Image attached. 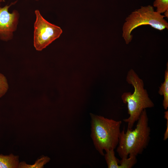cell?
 <instances>
[{
  "instance_id": "7c38bea8",
  "label": "cell",
  "mask_w": 168,
  "mask_h": 168,
  "mask_svg": "<svg viewBox=\"0 0 168 168\" xmlns=\"http://www.w3.org/2000/svg\"><path fill=\"white\" fill-rule=\"evenodd\" d=\"M153 5L156 8V11L161 14L168 11V0H155Z\"/></svg>"
},
{
  "instance_id": "2e32d148",
  "label": "cell",
  "mask_w": 168,
  "mask_h": 168,
  "mask_svg": "<svg viewBox=\"0 0 168 168\" xmlns=\"http://www.w3.org/2000/svg\"><path fill=\"white\" fill-rule=\"evenodd\" d=\"M4 1L3 0H0V3Z\"/></svg>"
},
{
  "instance_id": "30bf717a",
  "label": "cell",
  "mask_w": 168,
  "mask_h": 168,
  "mask_svg": "<svg viewBox=\"0 0 168 168\" xmlns=\"http://www.w3.org/2000/svg\"><path fill=\"white\" fill-rule=\"evenodd\" d=\"M104 154L105 160L108 168H119V161L115 157L114 149L105 151Z\"/></svg>"
},
{
  "instance_id": "4fadbf2b",
  "label": "cell",
  "mask_w": 168,
  "mask_h": 168,
  "mask_svg": "<svg viewBox=\"0 0 168 168\" xmlns=\"http://www.w3.org/2000/svg\"><path fill=\"white\" fill-rule=\"evenodd\" d=\"M8 89V85L6 78L0 73V98L5 94Z\"/></svg>"
},
{
  "instance_id": "5bb4252c",
  "label": "cell",
  "mask_w": 168,
  "mask_h": 168,
  "mask_svg": "<svg viewBox=\"0 0 168 168\" xmlns=\"http://www.w3.org/2000/svg\"><path fill=\"white\" fill-rule=\"evenodd\" d=\"M164 118L166 119V128L164 134V140H166L168 138V111L166 110L164 113Z\"/></svg>"
},
{
  "instance_id": "3957f363",
  "label": "cell",
  "mask_w": 168,
  "mask_h": 168,
  "mask_svg": "<svg viewBox=\"0 0 168 168\" xmlns=\"http://www.w3.org/2000/svg\"><path fill=\"white\" fill-rule=\"evenodd\" d=\"M91 137L100 155L104 151L114 149L118 144L121 121H116L91 113Z\"/></svg>"
},
{
  "instance_id": "9a60e30c",
  "label": "cell",
  "mask_w": 168,
  "mask_h": 168,
  "mask_svg": "<svg viewBox=\"0 0 168 168\" xmlns=\"http://www.w3.org/2000/svg\"><path fill=\"white\" fill-rule=\"evenodd\" d=\"M165 15L164 16L165 17H168V11H166L164 12Z\"/></svg>"
},
{
  "instance_id": "7a4b0ae2",
  "label": "cell",
  "mask_w": 168,
  "mask_h": 168,
  "mask_svg": "<svg viewBox=\"0 0 168 168\" xmlns=\"http://www.w3.org/2000/svg\"><path fill=\"white\" fill-rule=\"evenodd\" d=\"M127 82L132 85L134 89L133 93H124L121 99L124 103L127 104L129 117L123 121L128 124V128L132 129L139 119L144 109L154 106V104L149 96L147 90L144 88L143 81L133 69L128 72Z\"/></svg>"
},
{
  "instance_id": "8fae6325",
  "label": "cell",
  "mask_w": 168,
  "mask_h": 168,
  "mask_svg": "<svg viewBox=\"0 0 168 168\" xmlns=\"http://www.w3.org/2000/svg\"><path fill=\"white\" fill-rule=\"evenodd\" d=\"M137 162V156H131L119 161V168H131Z\"/></svg>"
},
{
  "instance_id": "52a82bcc",
  "label": "cell",
  "mask_w": 168,
  "mask_h": 168,
  "mask_svg": "<svg viewBox=\"0 0 168 168\" xmlns=\"http://www.w3.org/2000/svg\"><path fill=\"white\" fill-rule=\"evenodd\" d=\"M20 162L17 155L0 154V168H18Z\"/></svg>"
},
{
  "instance_id": "5b68a950",
  "label": "cell",
  "mask_w": 168,
  "mask_h": 168,
  "mask_svg": "<svg viewBox=\"0 0 168 168\" xmlns=\"http://www.w3.org/2000/svg\"><path fill=\"white\" fill-rule=\"evenodd\" d=\"M35 13L34 45L37 50L41 51L59 37L63 30L60 27L45 20L39 10H35Z\"/></svg>"
},
{
  "instance_id": "277c9868",
  "label": "cell",
  "mask_w": 168,
  "mask_h": 168,
  "mask_svg": "<svg viewBox=\"0 0 168 168\" xmlns=\"http://www.w3.org/2000/svg\"><path fill=\"white\" fill-rule=\"evenodd\" d=\"M164 17L150 5L141 6L133 12L126 19L122 27V36L126 44H128L132 41L133 30L141 26L149 25L160 31L168 29V23Z\"/></svg>"
},
{
  "instance_id": "6da1fadb",
  "label": "cell",
  "mask_w": 168,
  "mask_h": 168,
  "mask_svg": "<svg viewBox=\"0 0 168 168\" xmlns=\"http://www.w3.org/2000/svg\"><path fill=\"white\" fill-rule=\"evenodd\" d=\"M135 128H125L121 131L116 151L121 159L141 154L147 147L150 140L151 129L146 109L142 113Z\"/></svg>"
},
{
  "instance_id": "ba28073f",
  "label": "cell",
  "mask_w": 168,
  "mask_h": 168,
  "mask_svg": "<svg viewBox=\"0 0 168 168\" xmlns=\"http://www.w3.org/2000/svg\"><path fill=\"white\" fill-rule=\"evenodd\" d=\"M166 69L165 72V81L159 87L158 93L163 96V106L164 109L167 110L168 108V66L167 64Z\"/></svg>"
},
{
  "instance_id": "8992f818",
  "label": "cell",
  "mask_w": 168,
  "mask_h": 168,
  "mask_svg": "<svg viewBox=\"0 0 168 168\" xmlns=\"http://www.w3.org/2000/svg\"><path fill=\"white\" fill-rule=\"evenodd\" d=\"M14 3L1 7L0 3V39L4 41L12 39L18 24L20 16L18 11L14 10L11 13L9 11V7Z\"/></svg>"
},
{
  "instance_id": "e0dca14e",
  "label": "cell",
  "mask_w": 168,
  "mask_h": 168,
  "mask_svg": "<svg viewBox=\"0 0 168 168\" xmlns=\"http://www.w3.org/2000/svg\"><path fill=\"white\" fill-rule=\"evenodd\" d=\"M35 0L36 1H39V0Z\"/></svg>"
},
{
  "instance_id": "9c48e42d",
  "label": "cell",
  "mask_w": 168,
  "mask_h": 168,
  "mask_svg": "<svg viewBox=\"0 0 168 168\" xmlns=\"http://www.w3.org/2000/svg\"><path fill=\"white\" fill-rule=\"evenodd\" d=\"M50 160L49 157L42 155L33 164H28L25 161L20 162L18 168H43Z\"/></svg>"
}]
</instances>
